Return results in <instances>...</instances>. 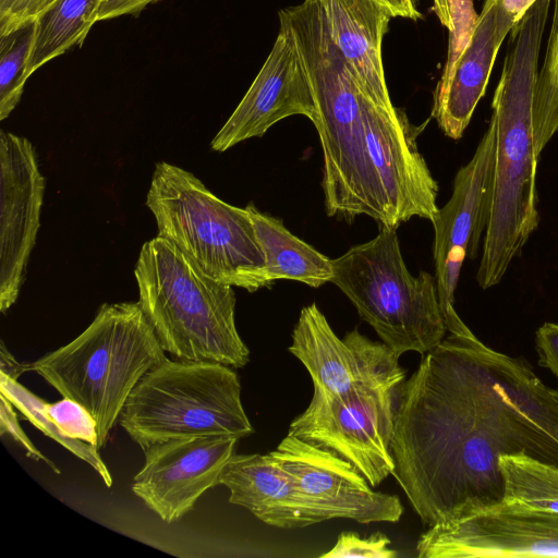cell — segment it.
I'll return each mask as SVG.
<instances>
[{
    "label": "cell",
    "mask_w": 558,
    "mask_h": 558,
    "mask_svg": "<svg viewBox=\"0 0 558 558\" xmlns=\"http://www.w3.org/2000/svg\"><path fill=\"white\" fill-rule=\"evenodd\" d=\"M391 451L423 523L452 522L502 501L500 456L558 465V401L524 357L450 333L397 388Z\"/></svg>",
    "instance_id": "obj_1"
},
{
    "label": "cell",
    "mask_w": 558,
    "mask_h": 558,
    "mask_svg": "<svg viewBox=\"0 0 558 558\" xmlns=\"http://www.w3.org/2000/svg\"><path fill=\"white\" fill-rule=\"evenodd\" d=\"M551 0H538L511 29L508 53L494 92L496 130L487 225L476 281L498 284L537 229L536 171L558 120L534 107L538 58Z\"/></svg>",
    "instance_id": "obj_2"
},
{
    "label": "cell",
    "mask_w": 558,
    "mask_h": 558,
    "mask_svg": "<svg viewBox=\"0 0 558 558\" xmlns=\"http://www.w3.org/2000/svg\"><path fill=\"white\" fill-rule=\"evenodd\" d=\"M134 276L138 303L166 352L235 368L248 363L250 351L235 326L232 286L209 277L160 235L142 246Z\"/></svg>",
    "instance_id": "obj_3"
},
{
    "label": "cell",
    "mask_w": 558,
    "mask_h": 558,
    "mask_svg": "<svg viewBox=\"0 0 558 558\" xmlns=\"http://www.w3.org/2000/svg\"><path fill=\"white\" fill-rule=\"evenodd\" d=\"M165 352L138 302L106 303L81 335L27 369L93 415L100 449L130 393Z\"/></svg>",
    "instance_id": "obj_4"
},
{
    "label": "cell",
    "mask_w": 558,
    "mask_h": 558,
    "mask_svg": "<svg viewBox=\"0 0 558 558\" xmlns=\"http://www.w3.org/2000/svg\"><path fill=\"white\" fill-rule=\"evenodd\" d=\"M378 226L375 238L332 259L330 282L399 356L409 351L424 355L448 331L436 278L424 270L413 276L402 257L397 230Z\"/></svg>",
    "instance_id": "obj_5"
},
{
    "label": "cell",
    "mask_w": 558,
    "mask_h": 558,
    "mask_svg": "<svg viewBox=\"0 0 558 558\" xmlns=\"http://www.w3.org/2000/svg\"><path fill=\"white\" fill-rule=\"evenodd\" d=\"M119 424L143 450L169 439L243 438L254 429L231 366L169 360L147 372L130 393Z\"/></svg>",
    "instance_id": "obj_6"
},
{
    "label": "cell",
    "mask_w": 558,
    "mask_h": 558,
    "mask_svg": "<svg viewBox=\"0 0 558 558\" xmlns=\"http://www.w3.org/2000/svg\"><path fill=\"white\" fill-rule=\"evenodd\" d=\"M158 235L172 241L209 277L255 292L265 258L248 210L213 194L192 172L156 163L146 196Z\"/></svg>",
    "instance_id": "obj_7"
},
{
    "label": "cell",
    "mask_w": 558,
    "mask_h": 558,
    "mask_svg": "<svg viewBox=\"0 0 558 558\" xmlns=\"http://www.w3.org/2000/svg\"><path fill=\"white\" fill-rule=\"evenodd\" d=\"M307 74L316 108L313 121L323 149L322 187L327 196L356 191L367 172L363 95L332 41L318 0L281 9Z\"/></svg>",
    "instance_id": "obj_8"
},
{
    "label": "cell",
    "mask_w": 558,
    "mask_h": 558,
    "mask_svg": "<svg viewBox=\"0 0 558 558\" xmlns=\"http://www.w3.org/2000/svg\"><path fill=\"white\" fill-rule=\"evenodd\" d=\"M396 395L390 387H359L341 396L314 389L288 434L336 452L376 486L395 472Z\"/></svg>",
    "instance_id": "obj_9"
},
{
    "label": "cell",
    "mask_w": 558,
    "mask_h": 558,
    "mask_svg": "<svg viewBox=\"0 0 558 558\" xmlns=\"http://www.w3.org/2000/svg\"><path fill=\"white\" fill-rule=\"evenodd\" d=\"M495 148L496 130L489 120L473 157L454 177L450 199L432 222L439 305L448 331L454 335L471 332L454 310V292L465 257H476L485 234Z\"/></svg>",
    "instance_id": "obj_10"
},
{
    "label": "cell",
    "mask_w": 558,
    "mask_h": 558,
    "mask_svg": "<svg viewBox=\"0 0 558 558\" xmlns=\"http://www.w3.org/2000/svg\"><path fill=\"white\" fill-rule=\"evenodd\" d=\"M421 558L558 557V513L500 502L475 514L428 526Z\"/></svg>",
    "instance_id": "obj_11"
},
{
    "label": "cell",
    "mask_w": 558,
    "mask_h": 558,
    "mask_svg": "<svg viewBox=\"0 0 558 558\" xmlns=\"http://www.w3.org/2000/svg\"><path fill=\"white\" fill-rule=\"evenodd\" d=\"M289 351L308 371L314 389L329 395L341 396L359 387L398 388L405 378L391 348L357 329L340 339L316 303L301 310Z\"/></svg>",
    "instance_id": "obj_12"
},
{
    "label": "cell",
    "mask_w": 558,
    "mask_h": 558,
    "mask_svg": "<svg viewBox=\"0 0 558 558\" xmlns=\"http://www.w3.org/2000/svg\"><path fill=\"white\" fill-rule=\"evenodd\" d=\"M270 453L292 476L322 521L345 518L359 523L398 522L400 499L374 490L357 469L336 452L287 435Z\"/></svg>",
    "instance_id": "obj_13"
},
{
    "label": "cell",
    "mask_w": 558,
    "mask_h": 558,
    "mask_svg": "<svg viewBox=\"0 0 558 558\" xmlns=\"http://www.w3.org/2000/svg\"><path fill=\"white\" fill-rule=\"evenodd\" d=\"M45 193L33 144L0 132V311L17 300L36 244Z\"/></svg>",
    "instance_id": "obj_14"
},
{
    "label": "cell",
    "mask_w": 558,
    "mask_h": 558,
    "mask_svg": "<svg viewBox=\"0 0 558 558\" xmlns=\"http://www.w3.org/2000/svg\"><path fill=\"white\" fill-rule=\"evenodd\" d=\"M239 438L206 436L169 439L145 452L132 492L160 519L171 523L191 509L209 488L219 484Z\"/></svg>",
    "instance_id": "obj_15"
},
{
    "label": "cell",
    "mask_w": 558,
    "mask_h": 558,
    "mask_svg": "<svg viewBox=\"0 0 558 558\" xmlns=\"http://www.w3.org/2000/svg\"><path fill=\"white\" fill-rule=\"evenodd\" d=\"M274 46L246 94L210 143L222 153L252 137L263 136L274 124L291 116L312 122L316 108L312 87L293 36L279 19Z\"/></svg>",
    "instance_id": "obj_16"
},
{
    "label": "cell",
    "mask_w": 558,
    "mask_h": 558,
    "mask_svg": "<svg viewBox=\"0 0 558 558\" xmlns=\"http://www.w3.org/2000/svg\"><path fill=\"white\" fill-rule=\"evenodd\" d=\"M518 23L502 9L500 0L484 1L468 45L434 92L432 117L449 138L463 136L485 95L498 50Z\"/></svg>",
    "instance_id": "obj_17"
},
{
    "label": "cell",
    "mask_w": 558,
    "mask_h": 558,
    "mask_svg": "<svg viewBox=\"0 0 558 558\" xmlns=\"http://www.w3.org/2000/svg\"><path fill=\"white\" fill-rule=\"evenodd\" d=\"M229 502L250 510L268 525L298 529L323 522L292 476L269 452L232 454L219 477Z\"/></svg>",
    "instance_id": "obj_18"
},
{
    "label": "cell",
    "mask_w": 558,
    "mask_h": 558,
    "mask_svg": "<svg viewBox=\"0 0 558 558\" xmlns=\"http://www.w3.org/2000/svg\"><path fill=\"white\" fill-rule=\"evenodd\" d=\"M329 35L361 87L378 104L391 106L381 45L391 16L374 0H318Z\"/></svg>",
    "instance_id": "obj_19"
},
{
    "label": "cell",
    "mask_w": 558,
    "mask_h": 558,
    "mask_svg": "<svg viewBox=\"0 0 558 558\" xmlns=\"http://www.w3.org/2000/svg\"><path fill=\"white\" fill-rule=\"evenodd\" d=\"M246 209L265 258V266L257 275L258 289L270 287L280 279L299 281L312 288L331 281L332 259L292 234L280 219L259 211L253 204Z\"/></svg>",
    "instance_id": "obj_20"
},
{
    "label": "cell",
    "mask_w": 558,
    "mask_h": 558,
    "mask_svg": "<svg viewBox=\"0 0 558 558\" xmlns=\"http://www.w3.org/2000/svg\"><path fill=\"white\" fill-rule=\"evenodd\" d=\"M100 0H59L35 22L27 63L29 77L40 66L81 46L97 22Z\"/></svg>",
    "instance_id": "obj_21"
},
{
    "label": "cell",
    "mask_w": 558,
    "mask_h": 558,
    "mask_svg": "<svg viewBox=\"0 0 558 558\" xmlns=\"http://www.w3.org/2000/svg\"><path fill=\"white\" fill-rule=\"evenodd\" d=\"M498 466L504 483L502 502L558 513V465L524 452L502 454Z\"/></svg>",
    "instance_id": "obj_22"
},
{
    "label": "cell",
    "mask_w": 558,
    "mask_h": 558,
    "mask_svg": "<svg viewBox=\"0 0 558 558\" xmlns=\"http://www.w3.org/2000/svg\"><path fill=\"white\" fill-rule=\"evenodd\" d=\"M0 393L4 395L14 408L22 413L24 418L36 428L89 464L108 487L112 485V477L106 463L99 456L98 449L85 441L70 438L59 430L46 412L45 400L34 395L17 380L9 378L1 373Z\"/></svg>",
    "instance_id": "obj_23"
},
{
    "label": "cell",
    "mask_w": 558,
    "mask_h": 558,
    "mask_svg": "<svg viewBox=\"0 0 558 558\" xmlns=\"http://www.w3.org/2000/svg\"><path fill=\"white\" fill-rule=\"evenodd\" d=\"M35 23L0 35V119L4 120L21 100L28 78L26 70Z\"/></svg>",
    "instance_id": "obj_24"
},
{
    "label": "cell",
    "mask_w": 558,
    "mask_h": 558,
    "mask_svg": "<svg viewBox=\"0 0 558 558\" xmlns=\"http://www.w3.org/2000/svg\"><path fill=\"white\" fill-rule=\"evenodd\" d=\"M537 110L558 117V0H555L551 28L534 96Z\"/></svg>",
    "instance_id": "obj_25"
},
{
    "label": "cell",
    "mask_w": 558,
    "mask_h": 558,
    "mask_svg": "<svg viewBox=\"0 0 558 558\" xmlns=\"http://www.w3.org/2000/svg\"><path fill=\"white\" fill-rule=\"evenodd\" d=\"M45 408L49 418L65 436L85 441L98 449L96 421L82 404L63 397L53 403L46 402Z\"/></svg>",
    "instance_id": "obj_26"
},
{
    "label": "cell",
    "mask_w": 558,
    "mask_h": 558,
    "mask_svg": "<svg viewBox=\"0 0 558 558\" xmlns=\"http://www.w3.org/2000/svg\"><path fill=\"white\" fill-rule=\"evenodd\" d=\"M448 3L452 29L449 32L447 60L440 80L446 78L450 73L458 57L468 45L478 19L473 0H448Z\"/></svg>",
    "instance_id": "obj_27"
},
{
    "label": "cell",
    "mask_w": 558,
    "mask_h": 558,
    "mask_svg": "<svg viewBox=\"0 0 558 558\" xmlns=\"http://www.w3.org/2000/svg\"><path fill=\"white\" fill-rule=\"evenodd\" d=\"M390 539L375 533L368 537H361L353 532H343L338 536L335 546L320 558H395L398 553L389 547Z\"/></svg>",
    "instance_id": "obj_28"
},
{
    "label": "cell",
    "mask_w": 558,
    "mask_h": 558,
    "mask_svg": "<svg viewBox=\"0 0 558 558\" xmlns=\"http://www.w3.org/2000/svg\"><path fill=\"white\" fill-rule=\"evenodd\" d=\"M59 0H0V35L35 23Z\"/></svg>",
    "instance_id": "obj_29"
},
{
    "label": "cell",
    "mask_w": 558,
    "mask_h": 558,
    "mask_svg": "<svg viewBox=\"0 0 558 558\" xmlns=\"http://www.w3.org/2000/svg\"><path fill=\"white\" fill-rule=\"evenodd\" d=\"M14 405L8 398L0 393V435L9 434L17 444H20L29 458L35 461H44L54 473L60 474L59 468L43 454L27 437L19 423Z\"/></svg>",
    "instance_id": "obj_30"
},
{
    "label": "cell",
    "mask_w": 558,
    "mask_h": 558,
    "mask_svg": "<svg viewBox=\"0 0 558 558\" xmlns=\"http://www.w3.org/2000/svg\"><path fill=\"white\" fill-rule=\"evenodd\" d=\"M538 365L558 378V324L545 323L535 332Z\"/></svg>",
    "instance_id": "obj_31"
},
{
    "label": "cell",
    "mask_w": 558,
    "mask_h": 558,
    "mask_svg": "<svg viewBox=\"0 0 558 558\" xmlns=\"http://www.w3.org/2000/svg\"><path fill=\"white\" fill-rule=\"evenodd\" d=\"M159 0H100L97 22L116 19L128 14H137L147 5Z\"/></svg>",
    "instance_id": "obj_32"
},
{
    "label": "cell",
    "mask_w": 558,
    "mask_h": 558,
    "mask_svg": "<svg viewBox=\"0 0 558 558\" xmlns=\"http://www.w3.org/2000/svg\"><path fill=\"white\" fill-rule=\"evenodd\" d=\"M384 8L391 17H405L410 20L423 19L416 8V0H374Z\"/></svg>",
    "instance_id": "obj_33"
},
{
    "label": "cell",
    "mask_w": 558,
    "mask_h": 558,
    "mask_svg": "<svg viewBox=\"0 0 558 558\" xmlns=\"http://www.w3.org/2000/svg\"><path fill=\"white\" fill-rule=\"evenodd\" d=\"M28 371L27 365L21 364L1 341L0 347V373L9 378L17 380L22 373Z\"/></svg>",
    "instance_id": "obj_34"
},
{
    "label": "cell",
    "mask_w": 558,
    "mask_h": 558,
    "mask_svg": "<svg viewBox=\"0 0 558 558\" xmlns=\"http://www.w3.org/2000/svg\"><path fill=\"white\" fill-rule=\"evenodd\" d=\"M537 1L538 0H500V4L509 15L517 22H520Z\"/></svg>",
    "instance_id": "obj_35"
},
{
    "label": "cell",
    "mask_w": 558,
    "mask_h": 558,
    "mask_svg": "<svg viewBox=\"0 0 558 558\" xmlns=\"http://www.w3.org/2000/svg\"><path fill=\"white\" fill-rule=\"evenodd\" d=\"M433 10L436 13L441 25L445 26L449 32L452 29V20L449 10L448 0H433Z\"/></svg>",
    "instance_id": "obj_36"
},
{
    "label": "cell",
    "mask_w": 558,
    "mask_h": 558,
    "mask_svg": "<svg viewBox=\"0 0 558 558\" xmlns=\"http://www.w3.org/2000/svg\"><path fill=\"white\" fill-rule=\"evenodd\" d=\"M553 393L558 401V387L556 389H553Z\"/></svg>",
    "instance_id": "obj_37"
}]
</instances>
